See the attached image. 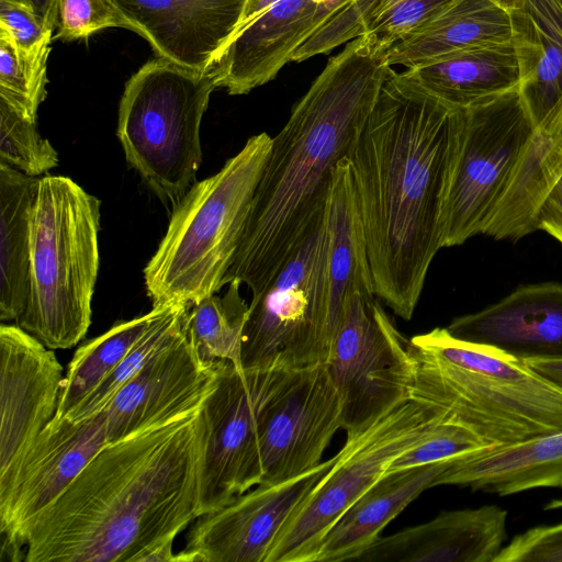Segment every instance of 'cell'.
Segmentation results:
<instances>
[{
	"label": "cell",
	"mask_w": 562,
	"mask_h": 562,
	"mask_svg": "<svg viewBox=\"0 0 562 562\" xmlns=\"http://www.w3.org/2000/svg\"><path fill=\"white\" fill-rule=\"evenodd\" d=\"M207 419L200 409L105 445L26 528V562H169L202 513Z\"/></svg>",
	"instance_id": "obj_1"
},
{
	"label": "cell",
	"mask_w": 562,
	"mask_h": 562,
	"mask_svg": "<svg viewBox=\"0 0 562 562\" xmlns=\"http://www.w3.org/2000/svg\"><path fill=\"white\" fill-rule=\"evenodd\" d=\"M464 110L389 68L348 158L374 294L409 321L436 254Z\"/></svg>",
	"instance_id": "obj_2"
},
{
	"label": "cell",
	"mask_w": 562,
	"mask_h": 562,
	"mask_svg": "<svg viewBox=\"0 0 562 562\" xmlns=\"http://www.w3.org/2000/svg\"><path fill=\"white\" fill-rule=\"evenodd\" d=\"M391 66L361 35L333 56L272 137L238 249L232 280L260 294L323 224L334 169L348 157Z\"/></svg>",
	"instance_id": "obj_3"
},
{
	"label": "cell",
	"mask_w": 562,
	"mask_h": 562,
	"mask_svg": "<svg viewBox=\"0 0 562 562\" xmlns=\"http://www.w3.org/2000/svg\"><path fill=\"white\" fill-rule=\"evenodd\" d=\"M409 397L438 407L445 422L475 434L486 447L562 430V390L525 361L435 328L409 340Z\"/></svg>",
	"instance_id": "obj_4"
},
{
	"label": "cell",
	"mask_w": 562,
	"mask_h": 562,
	"mask_svg": "<svg viewBox=\"0 0 562 562\" xmlns=\"http://www.w3.org/2000/svg\"><path fill=\"white\" fill-rule=\"evenodd\" d=\"M271 144L265 132L249 137L172 207L167 232L144 269L153 307L191 306L222 289Z\"/></svg>",
	"instance_id": "obj_5"
},
{
	"label": "cell",
	"mask_w": 562,
	"mask_h": 562,
	"mask_svg": "<svg viewBox=\"0 0 562 562\" xmlns=\"http://www.w3.org/2000/svg\"><path fill=\"white\" fill-rule=\"evenodd\" d=\"M101 201L72 179H38L31 210L30 289L15 322L47 348L76 346L91 324Z\"/></svg>",
	"instance_id": "obj_6"
},
{
	"label": "cell",
	"mask_w": 562,
	"mask_h": 562,
	"mask_svg": "<svg viewBox=\"0 0 562 562\" xmlns=\"http://www.w3.org/2000/svg\"><path fill=\"white\" fill-rule=\"evenodd\" d=\"M215 88L207 71L159 56L125 85L116 130L125 159L172 207L196 182L202 162L200 126Z\"/></svg>",
	"instance_id": "obj_7"
},
{
	"label": "cell",
	"mask_w": 562,
	"mask_h": 562,
	"mask_svg": "<svg viewBox=\"0 0 562 562\" xmlns=\"http://www.w3.org/2000/svg\"><path fill=\"white\" fill-rule=\"evenodd\" d=\"M323 224L252 296L243 333V369L296 371L325 363L331 325Z\"/></svg>",
	"instance_id": "obj_8"
},
{
	"label": "cell",
	"mask_w": 562,
	"mask_h": 562,
	"mask_svg": "<svg viewBox=\"0 0 562 562\" xmlns=\"http://www.w3.org/2000/svg\"><path fill=\"white\" fill-rule=\"evenodd\" d=\"M445 419L438 407L408 397L347 438L334 465L285 522L266 562H315L322 539L344 512Z\"/></svg>",
	"instance_id": "obj_9"
},
{
	"label": "cell",
	"mask_w": 562,
	"mask_h": 562,
	"mask_svg": "<svg viewBox=\"0 0 562 562\" xmlns=\"http://www.w3.org/2000/svg\"><path fill=\"white\" fill-rule=\"evenodd\" d=\"M408 345L373 293L353 291L346 297L324 364L341 397L347 438L409 397L414 362Z\"/></svg>",
	"instance_id": "obj_10"
},
{
	"label": "cell",
	"mask_w": 562,
	"mask_h": 562,
	"mask_svg": "<svg viewBox=\"0 0 562 562\" xmlns=\"http://www.w3.org/2000/svg\"><path fill=\"white\" fill-rule=\"evenodd\" d=\"M533 128L518 90L464 110L446 205L443 248L483 233Z\"/></svg>",
	"instance_id": "obj_11"
},
{
	"label": "cell",
	"mask_w": 562,
	"mask_h": 562,
	"mask_svg": "<svg viewBox=\"0 0 562 562\" xmlns=\"http://www.w3.org/2000/svg\"><path fill=\"white\" fill-rule=\"evenodd\" d=\"M284 374L285 371L247 370L222 361L217 385L204 403L209 436L202 480L203 514L260 483V419Z\"/></svg>",
	"instance_id": "obj_12"
},
{
	"label": "cell",
	"mask_w": 562,
	"mask_h": 562,
	"mask_svg": "<svg viewBox=\"0 0 562 562\" xmlns=\"http://www.w3.org/2000/svg\"><path fill=\"white\" fill-rule=\"evenodd\" d=\"M106 445L103 411L82 420L53 418L0 472L1 553L24 560L23 535L31 521L81 473Z\"/></svg>",
	"instance_id": "obj_13"
},
{
	"label": "cell",
	"mask_w": 562,
	"mask_h": 562,
	"mask_svg": "<svg viewBox=\"0 0 562 562\" xmlns=\"http://www.w3.org/2000/svg\"><path fill=\"white\" fill-rule=\"evenodd\" d=\"M341 427V397L324 363L285 372L260 419V483L288 481L317 467Z\"/></svg>",
	"instance_id": "obj_14"
},
{
	"label": "cell",
	"mask_w": 562,
	"mask_h": 562,
	"mask_svg": "<svg viewBox=\"0 0 562 562\" xmlns=\"http://www.w3.org/2000/svg\"><path fill=\"white\" fill-rule=\"evenodd\" d=\"M337 456L280 483H259L198 517L178 562H266L288 519L334 465Z\"/></svg>",
	"instance_id": "obj_15"
},
{
	"label": "cell",
	"mask_w": 562,
	"mask_h": 562,
	"mask_svg": "<svg viewBox=\"0 0 562 562\" xmlns=\"http://www.w3.org/2000/svg\"><path fill=\"white\" fill-rule=\"evenodd\" d=\"M223 360L204 361L187 326L127 382L103 409L106 445L203 407L215 390Z\"/></svg>",
	"instance_id": "obj_16"
},
{
	"label": "cell",
	"mask_w": 562,
	"mask_h": 562,
	"mask_svg": "<svg viewBox=\"0 0 562 562\" xmlns=\"http://www.w3.org/2000/svg\"><path fill=\"white\" fill-rule=\"evenodd\" d=\"M63 380L53 349L18 324H1L0 472L53 420Z\"/></svg>",
	"instance_id": "obj_17"
},
{
	"label": "cell",
	"mask_w": 562,
	"mask_h": 562,
	"mask_svg": "<svg viewBox=\"0 0 562 562\" xmlns=\"http://www.w3.org/2000/svg\"><path fill=\"white\" fill-rule=\"evenodd\" d=\"M349 0H277L238 31L207 72L216 88L247 94L271 81L295 50Z\"/></svg>",
	"instance_id": "obj_18"
},
{
	"label": "cell",
	"mask_w": 562,
	"mask_h": 562,
	"mask_svg": "<svg viewBox=\"0 0 562 562\" xmlns=\"http://www.w3.org/2000/svg\"><path fill=\"white\" fill-rule=\"evenodd\" d=\"M159 57L207 71L235 35L246 0H109Z\"/></svg>",
	"instance_id": "obj_19"
},
{
	"label": "cell",
	"mask_w": 562,
	"mask_h": 562,
	"mask_svg": "<svg viewBox=\"0 0 562 562\" xmlns=\"http://www.w3.org/2000/svg\"><path fill=\"white\" fill-rule=\"evenodd\" d=\"M446 328L454 338L521 361L562 360V284L518 288L480 312L454 318Z\"/></svg>",
	"instance_id": "obj_20"
},
{
	"label": "cell",
	"mask_w": 562,
	"mask_h": 562,
	"mask_svg": "<svg viewBox=\"0 0 562 562\" xmlns=\"http://www.w3.org/2000/svg\"><path fill=\"white\" fill-rule=\"evenodd\" d=\"M507 512L496 505L442 512L378 538L357 562H495L507 538Z\"/></svg>",
	"instance_id": "obj_21"
},
{
	"label": "cell",
	"mask_w": 562,
	"mask_h": 562,
	"mask_svg": "<svg viewBox=\"0 0 562 562\" xmlns=\"http://www.w3.org/2000/svg\"><path fill=\"white\" fill-rule=\"evenodd\" d=\"M436 485H458L498 495L562 487V430L452 458L435 480Z\"/></svg>",
	"instance_id": "obj_22"
},
{
	"label": "cell",
	"mask_w": 562,
	"mask_h": 562,
	"mask_svg": "<svg viewBox=\"0 0 562 562\" xmlns=\"http://www.w3.org/2000/svg\"><path fill=\"white\" fill-rule=\"evenodd\" d=\"M561 178L562 97L533 128L482 234L517 240L537 231L540 209Z\"/></svg>",
	"instance_id": "obj_23"
},
{
	"label": "cell",
	"mask_w": 562,
	"mask_h": 562,
	"mask_svg": "<svg viewBox=\"0 0 562 562\" xmlns=\"http://www.w3.org/2000/svg\"><path fill=\"white\" fill-rule=\"evenodd\" d=\"M450 459L385 472L322 539L315 562L356 561L422 492L432 487Z\"/></svg>",
	"instance_id": "obj_24"
},
{
	"label": "cell",
	"mask_w": 562,
	"mask_h": 562,
	"mask_svg": "<svg viewBox=\"0 0 562 562\" xmlns=\"http://www.w3.org/2000/svg\"><path fill=\"white\" fill-rule=\"evenodd\" d=\"M510 18L518 93L536 127L562 97V2L526 0Z\"/></svg>",
	"instance_id": "obj_25"
},
{
	"label": "cell",
	"mask_w": 562,
	"mask_h": 562,
	"mask_svg": "<svg viewBox=\"0 0 562 562\" xmlns=\"http://www.w3.org/2000/svg\"><path fill=\"white\" fill-rule=\"evenodd\" d=\"M402 74L432 97L460 110L517 91L520 85L513 42L458 52Z\"/></svg>",
	"instance_id": "obj_26"
},
{
	"label": "cell",
	"mask_w": 562,
	"mask_h": 562,
	"mask_svg": "<svg viewBox=\"0 0 562 562\" xmlns=\"http://www.w3.org/2000/svg\"><path fill=\"white\" fill-rule=\"evenodd\" d=\"M512 42L510 13L493 0H452L436 18L386 50L387 64L414 68L445 56Z\"/></svg>",
	"instance_id": "obj_27"
},
{
	"label": "cell",
	"mask_w": 562,
	"mask_h": 562,
	"mask_svg": "<svg viewBox=\"0 0 562 562\" xmlns=\"http://www.w3.org/2000/svg\"><path fill=\"white\" fill-rule=\"evenodd\" d=\"M325 225L328 239V303L333 331L341 305L351 292L363 291L374 294L362 218L348 157L341 158L334 169Z\"/></svg>",
	"instance_id": "obj_28"
},
{
	"label": "cell",
	"mask_w": 562,
	"mask_h": 562,
	"mask_svg": "<svg viewBox=\"0 0 562 562\" xmlns=\"http://www.w3.org/2000/svg\"><path fill=\"white\" fill-rule=\"evenodd\" d=\"M38 177L0 164V319L23 314L30 289L31 210Z\"/></svg>",
	"instance_id": "obj_29"
},
{
	"label": "cell",
	"mask_w": 562,
	"mask_h": 562,
	"mask_svg": "<svg viewBox=\"0 0 562 562\" xmlns=\"http://www.w3.org/2000/svg\"><path fill=\"white\" fill-rule=\"evenodd\" d=\"M154 314L151 308L145 315L119 322L76 350L63 380L54 418H66L105 380L144 334Z\"/></svg>",
	"instance_id": "obj_30"
},
{
	"label": "cell",
	"mask_w": 562,
	"mask_h": 562,
	"mask_svg": "<svg viewBox=\"0 0 562 562\" xmlns=\"http://www.w3.org/2000/svg\"><path fill=\"white\" fill-rule=\"evenodd\" d=\"M224 295L213 294L189 307L188 336L204 361L224 360L241 368V342L248 306L240 282L232 280Z\"/></svg>",
	"instance_id": "obj_31"
},
{
	"label": "cell",
	"mask_w": 562,
	"mask_h": 562,
	"mask_svg": "<svg viewBox=\"0 0 562 562\" xmlns=\"http://www.w3.org/2000/svg\"><path fill=\"white\" fill-rule=\"evenodd\" d=\"M187 305L153 307L155 314L138 340L105 380L66 418L82 420L101 413L119 392L155 355L173 342L186 329Z\"/></svg>",
	"instance_id": "obj_32"
},
{
	"label": "cell",
	"mask_w": 562,
	"mask_h": 562,
	"mask_svg": "<svg viewBox=\"0 0 562 562\" xmlns=\"http://www.w3.org/2000/svg\"><path fill=\"white\" fill-rule=\"evenodd\" d=\"M49 50L50 46L34 53L22 52L0 27V101L33 123L46 98Z\"/></svg>",
	"instance_id": "obj_33"
},
{
	"label": "cell",
	"mask_w": 562,
	"mask_h": 562,
	"mask_svg": "<svg viewBox=\"0 0 562 562\" xmlns=\"http://www.w3.org/2000/svg\"><path fill=\"white\" fill-rule=\"evenodd\" d=\"M58 153L30 122L0 101V164L38 177L58 166Z\"/></svg>",
	"instance_id": "obj_34"
},
{
	"label": "cell",
	"mask_w": 562,
	"mask_h": 562,
	"mask_svg": "<svg viewBox=\"0 0 562 562\" xmlns=\"http://www.w3.org/2000/svg\"><path fill=\"white\" fill-rule=\"evenodd\" d=\"M452 0H386L362 27L361 35L379 47H390L436 18Z\"/></svg>",
	"instance_id": "obj_35"
},
{
	"label": "cell",
	"mask_w": 562,
	"mask_h": 562,
	"mask_svg": "<svg viewBox=\"0 0 562 562\" xmlns=\"http://www.w3.org/2000/svg\"><path fill=\"white\" fill-rule=\"evenodd\" d=\"M484 447L469 429L443 420L424 440L401 453L386 472L452 459Z\"/></svg>",
	"instance_id": "obj_36"
},
{
	"label": "cell",
	"mask_w": 562,
	"mask_h": 562,
	"mask_svg": "<svg viewBox=\"0 0 562 562\" xmlns=\"http://www.w3.org/2000/svg\"><path fill=\"white\" fill-rule=\"evenodd\" d=\"M56 40L87 38L108 27L128 29V23L109 0H57Z\"/></svg>",
	"instance_id": "obj_37"
},
{
	"label": "cell",
	"mask_w": 562,
	"mask_h": 562,
	"mask_svg": "<svg viewBox=\"0 0 562 562\" xmlns=\"http://www.w3.org/2000/svg\"><path fill=\"white\" fill-rule=\"evenodd\" d=\"M0 27L25 53L50 46L54 31V26L42 19L30 0H0Z\"/></svg>",
	"instance_id": "obj_38"
},
{
	"label": "cell",
	"mask_w": 562,
	"mask_h": 562,
	"mask_svg": "<svg viewBox=\"0 0 562 562\" xmlns=\"http://www.w3.org/2000/svg\"><path fill=\"white\" fill-rule=\"evenodd\" d=\"M495 562H562V522L517 535Z\"/></svg>",
	"instance_id": "obj_39"
},
{
	"label": "cell",
	"mask_w": 562,
	"mask_h": 562,
	"mask_svg": "<svg viewBox=\"0 0 562 562\" xmlns=\"http://www.w3.org/2000/svg\"><path fill=\"white\" fill-rule=\"evenodd\" d=\"M538 229H542L562 243V178L543 202Z\"/></svg>",
	"instance_id": "obj_40"
},
{
	"label": "cell",
	"mask_w": 562,
	"mask_h": 562,
	"mask_svg": "<svg viewBox=\"0 0 562 562\" xmlns=\"http://www.w3.org/2000/svg\"><path fill=\"white\" fill-rule=\"evenodd\" d=\"M533 371L562 390V360L525 361Z\"/></svg>",
	"instance_id": "obj_41"
},
{
	"label": "cell",
	"mask_w": 562,
	"mask_h": 562,
	"mask_svg": "<svg viewBox=\"0 0 562 562\" xmlns=\"http://www.w3.org/2000/svg\"><path fill=\"white\" fill-rule=\"evenodd\" d=\"M276 1L277 0H246L243 19L236 33L246 27L251 21H254L261 12H263Z\"/></svg>",
	"instance_id": "obj_42"
},
{
	"label": "cell",
	"mask_w": 562,
	"mask_h": 562,
	"mask_svg": "<svg viewBox=\"0 0 562 562\" xmlns=\"http://www.w3.org/2000/svg\"><path fill=\"white\" fill-rule=\"evenodd\" d=\"M31 2L44 21L54 27L57 25V0H31Z\"/></svg>",
	"instance_id": "obj_43"
},
{
	"label": "cell",
	"mask_w": 562,
	"mask_h": 562,
	"mask_svg": "<svg viewBox=\"0 0 562 562\" xmlns=\"http://www.w3.org/2000/svg\"><path fill=\"white\" fill-rule=\"evenodd\" d=\"M496 4L508 11L509 13L520 9L526 0H493Z\"/></svg>",
	"instance_id": "obj_44"
},
{
	"label": "cell",
	"mask_w": 562,
	"mask_h": 562,
	"mask_svg": "<svg viewBox=\"0 0 562 562\" xmlns=\"http://www.w3.org/2000/svg\"><path fill=\"white\" fill-rule=\"evenodd\" d=\"M562 2V0H560Z\"/></svg>",
	"instance_id": "obj_45"
},
{
	"label": "cell",
	"mask_w": 562,
	"mask_h": 562,
	"mask_svg": "<svg viewBox=\"0 0 562 562\" xmlns=\"http://www.w3.org/2000/svg\"><path fill=\"white\" fill-rule=\"evenodd\" d=\"M31 1V0H30Z\"/></svg>",
	"instance_id": "obj_46"
}]
</instances>
